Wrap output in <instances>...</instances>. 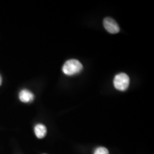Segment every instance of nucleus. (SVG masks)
Wrapping results in <instances>:
<instances>
[{"label": "nucleus", "instance_id": "nucleus-1", "mask_svg": "<svg viewBox=\"0 0 154 154\" xmlns=\"http://www.w3.org/2000/svg\"><path fill=\"white\" fill-rule=\"evenodd\" d=\"M83 69V65L77 59H69L66 61L62 67L63 74L67 76H73L80 73Z\"/></svg>", "mask_w": 154, "mask_h": 154}, {"label": "nucleus", "instance_id": "nucleus-2", "mask_svg": "<svg viewBox=\"0 0 154 154\" xmlns=\"http://www.w3.org/2000/svg\"><path fill=\"white\" fill-rule=\"evenodd\" d=\"M130 79L125 73H120L115 76L113 79V86L119 91H126L129 86Z\"/></svg>", "mask_w": 154, "mask_h": 154}, {"label": "nucleus", "instance_id": "nucleus-3", "mask_svg": "<svg viewBox=\"0 0 154 154\" xmlns=\"http://www.w3.org/2000/svg\"><path fill=\"white\" fill-rule=\"evenodd\" d=\"M103 26L105 29L110 34H117L120 31L119 24L114 19L111 17H106L103 19Z\"/></svg>", "mask_w": 154, "mask_h": 154}, {"label": "nucleus", "instance_id": "nucleus-4", "mask_svg": "<svg viewBox=\"0 0 154 154\" xmlns=\"http://www.w3.org/2000/svg\"><path fill=\"white\" fill-rule=\"evenodd\" d=\"M19 99L24 103H29L32 102L34 99V95L32 92L27 89H23L20 91L19 95Z\"/></svg>", "mask_w": 154, "mask_h": 154}, {"label": "nucleus", "instance_id": "nucleus-5", "mask_svg": "<svg viewBox=\"0 0 154 154\" xmlns=\"http://www.w3.org/2000/svg\"><path fill=\"white\" fill-rule=\"evenodd\" d=\"M47 127L44 124H36L34 127V133H35L36 136L38 138H43L47 135Z\"/></svg>", "mask_w": 154, "mask_h": 154}, {"label": "nucleus", "instance_id": "nucleus-6", "mask_svg": "<svg viewBox=\"0 0 154 154\" xmlns=\"http://www.w3.org/2000/svg\"><path fill=\"white\" fill-rule=\"evenodd\" d=\"M94 154H109V152L106 148L99 147L95 150Z\"/></svg>", "mask_w": 154, "mask_h": 154}, {"label": "nucleus", "instance_id": "nucleus-7", "mask_svg": "<svg viewBox=\"0 0 154 154\" xmlns=\"http://www.w3.org/2000/svg\"><path fill=\"white\" fill-rule=\"evenodd\" d=\"M2 78L1 74H0V86L2 85Z\"/></svg>", "mask_w": 154, "mask_h": 154}]
</instances>
